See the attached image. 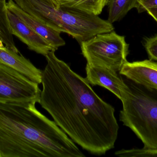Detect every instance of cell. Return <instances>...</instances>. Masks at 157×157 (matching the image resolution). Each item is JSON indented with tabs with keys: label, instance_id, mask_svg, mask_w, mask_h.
I'll return each mask as SVG.
<instances>
[{
	"label": "cell",
	"instance_id": "12",
	"mask_svg": "<svg viewBox=\"0 0 157 157\" xmlns=\"http://www.w3.org/2000/svg\"><path fill=\"white\" fill-rule=\"evenodd\" d=\"M0 63L16 69L33 82L38 84H41L42 71L21 53H16L5 47H0Z\"/></svg>",
	"mask_w": 157,
	"mask_h": 157
},
{
	"label": "cell",
	"instance_id": "2",
	"mask_svg": "<svg viewBox=\"0 0 157 157\" xmlns=\"http://www.w3.org/2000/svg\"><path fill=\"white\" fill-rule=\"evenodd\" d=\"M36 102H0V157H84Z\"/></svg>",
	"mask_w": 157,
	"mask_h": 157
},
{
	"label": "cell",
	"instance_id": "4",
	"mask_svg": "<svg viewBox=\"0 0 157 157\" xmlns=\"http://www.w3.org/2000/svg\"><path fill=\"white\" fill-rule=\"evenodd\" d=\"M129 45L115 31L98 34L80 43L87 64L119 73L127 61Z\"/></svg>",
	"mask_w": 157,
	"mask_h": 157
},
{
	"label": "cell",
	"instance_id": "10",
	"mask_svg": "<svg viewBox=\"0 0 157 157\" xmlns=\"http://www.w3.org/2000/svg\"><path fill=\"white\" fill-rule=\"evenodd\" d=\"M8 10L19 18L34 31L44 38L55 51L64 46L65 42L61 37V32L42 23L22 10L13 0L7 2Z\"/></svg>",
	"mask_w": 157,
	"mask_h": 157
},
{
	"label": "cell",
	"instance_id": "19",
	"mask_svg": "<svg viewBox=\"0 0 157 157\" xmlns=\"http://www.w3.org/2000/svg\"><path fill=\"white\" fill-rule=\"evenodd\" d=\"M147 12L157 23V7L148 9Z\"/></svg>",
	"mask_w": 157,
	"mask_h": 157
},
{
	"label": "cell",
	"instance_id": "8",
	"mask_svg": "<svg viewBox=\"0 0 157 157\" xmlns=\"http://www.w3.org/2000/svg\"><path fill=\"white\" fill-rule=\"evenodd\" d=\"M8 16L12 34L25 43L29 49L45 56L52 51H55L41 36L9 10Z\"/></svg>",
	"mask_w": 157,
	"mask_h": 157
},
{
	"label": "cell",
	"instance_id": "3",
	"mask_svg": "<svg viewBox=\"0 0 157 157\" xmlns=\"http://www.w3.org/2000/svg\"><path fill=\"white\" fill-rule=\"evenodd\" d=\"M124 77L120 121L135 134L144 147L157 149V89Z\"/></svg>",
	"mask_w": 157,
	"mask_h": 157
},
{
	"label": "cell",
	"instance_id": "17",
	"mask_svg": "<svg viewBox=\"0 0 157 157\" xmlns=\"http://www.w3.org/2000/svg\"><path fill=\"white\" fill-rule=\"evenodd\" d=\"M144 45L150 60L157 61V34L145 39Z\"/></svg>",
	"mask_w": 157,
	"mask_h": 157
},
{
	"label": "cell",
	"instance_id": "14",
	"mask_svg": "<svg viewBox=\"0 0 157 157\" xmlns=\"http://www.w3.org/2000/svg\"><path fill=\"white\" fill-rule=\"evenodd\" d=\"M61 6L77 9L98 15L107 5L108 0H56Z\"/></svg>",
	"mask_w": 157,
	"mask_h": 157
},
{
	"label": "cell",
	"instance_id": "5",
	"mask_svg": "<svg viewBox=\"0 0 157 157\" xmlns=\"http://www.w3.org/2000/svg\"><path fill=\"white\" fill-rule=\"evenodd\" d=\"M59 17L63 32L71 35L80 43L96 35L114 29L113 24L108 20L77 9L61 6Z\"/></svg>",
	"mask_w": 157,
	"mask_h": 157
},
{
	"label": "cell",
	"instance_id": "18",
	"mask_svg": "<svg viewBox=\"0 0 157 157\" xmlns=\"http://www.w3.org/2000/svg\"><path fill=\"white\" fill-rule=\"evenodd\" d=\"M157 7V0H138L136 7L139 13L147 12L148 9Z\"/></svg>",
	"mask_w": 157,
	"mask_h": 157
},
{
	"label": "cell",
	"instance_id": "11",
	"mask_svg": "<svg viewBox=\"0 0 157 157\" xmlns=\"http://www.w3.org/2000/svg\"><path fill=\"white\" fill-rule=\"evenodd\" d=\"M86 79L92 86H100L113 93L121 99L122 91L125 83L123 78L118 73L102 67H96L86 64Z\"/></svg>",
	"mask_w": 157,
	"mask_h": 157
},
{
	"label": "cell",
	"instance_id": "7",
	"mask_svg": "<svg viewBox=\"0 0 157 157\" xmlns=\"http://www.w3.org/2000/svg\"><path fill=\"white\" fill-rule=\"evenodd\" d=\"M22 10L47 26L61 32V6L56 0H13Z\"/></svg>",
	"mask_w": 157,
	"mask_h": 157
},
{
	"label": "cell",
	"instance_id": "6",
	"mask_svg": "<svg viewBox=\"0 0 157 157\" xmlns=\"http://www.w3.org/2000/svg\"><path fill=\"white\" fill-rule=\"evenodd\" d=\"M40 93L38 84L16 69L0 63V102L39 103Z\"/></svg>",
	"mask_w": 157,
	"mask_h": 157
},
{
	"label": "cell",
	"instance_id": "13",
	"mask_svg": "<svg viewBox=\"0 0 157 157\" xmlns=\"http://www.w3.org/2000/svg\"><path fill=\"white\" fill-rule=\"evenodd\" d=\"M8 11L6 0H0V41L6 48L20 53L16 46L11 31Z\"/></svg>",
	"mask_w": 157,
	"mask_h": 157
},
{
	"label": "cell",
	"instance_id": "9",
	"mask_svg": "<svg viewBox=\"0 0 157 157\" xmlns=\"http://www.w3.org/2000/svg\"><path fill=\"white\" fill-rule=\"evenodd\" d=\"M119 74L142 85L157 89V61L151 60L127 61Z\"/></svg>",
	"mask_w": 157,
	"mask_h": 157
},
{
	"label": "cell",
	"instance_id": "15",
	"mask_svg": "<svg viewBox=\"0 0 157 157\" xmlns=\"http://www.w3.org/2000/svg\"><path fill=\"white\" fill-rule=\"evenodd\" d=\"M138 0H108V21L113 24L122 19L128 12L137 6Z\"/></svg>",
	"mask_w": 157,
	"mask_h": 157
},
{
	"label": "cell",
	"instance_id": "16",
	"mask_svg": "<svg viewBox=\"0 0 157 157\" xmlns=\"http://www.w3.org/2000/svg\"><path fill=\"white\" fill-rule=\"evenodd\" d=\"M115 155L122 157H157V149L145 147L129 150L122 149L116 151Z\"/></svg>",
	"mask_w": 157,
	"mask_h": 157
},
{
	"label": "cell",
	"instance_id": "1",
	"mask_svg": "<svg viewBox=\"0 0 157 157\" xmlns=\"http://www.w3.org/2000/svg\"><path fill=\"white\" fill-rule=\"evenodd\" d=\"M55 52L45 56L39 103L76 144L91 155H105L118 137L115 109Z\"/></svg>",
	"mask_w": 157,
	"mask_h": 157
}]
</instances>
